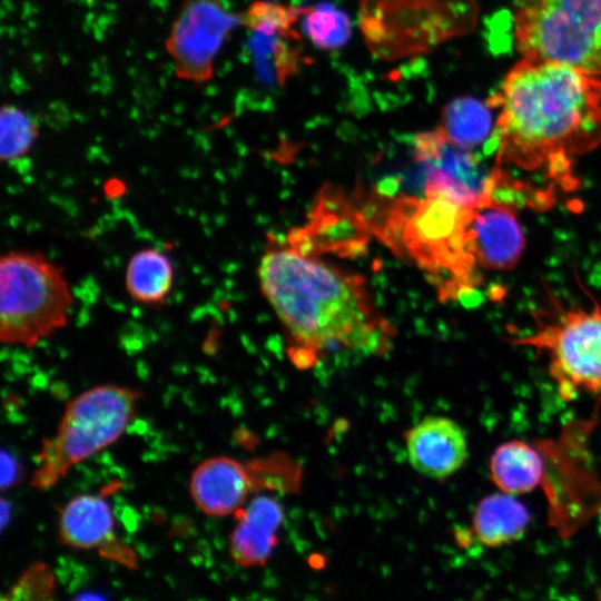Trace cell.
<instances>
[{
  "mask_svg": "<svg viewBox=\"0 0 601 601\" xmlns=\"http://www.w3.org/2000/svg\"><path fill=\"white\" fill-rule=\"evenodd\" d=\"M487 105L497 110L495 165L542 173L552 190L578 187L574 158L601 144L595 71L522 57Z\"/></svg>",
  "mask_w": 601,
  "mask_h": 601,
  "instance_id": "obj_1",
  "label": "cell"
},
{
  "mask_svg": "<svg viewBox=\"0 0 601 601\" xmlns=\"http://www.w3.org/2000/svg\"><path fill=\"white\" fill-rule=\"evenodd\" d=\"M258 279L294 343V361L303 366L325 352L375 354L390 346L392 328L361 276L288 245L266 250Z\"/></svg>",
  "mask_w": 601,
  "mask_h": 601,
  "instance_id": "obj_2",
  "label": "cell"
},
{
  "mask_svg": "<svg viewBox=\"0 0 601 601\" xmlns=\"http://www.w3.org/2000/svg\"><path fill=\"white\" fill-rule=\"evenodd\" d=\"M476 206V205H475ZM443 195L387 199L374 230L385 244L428 274L441 298L471 295L481 285L470 220L473 208Z\"/></svg>",
  "mask_w": 601,
  "mask_h": 601,
  "instance_id": "obj_3",
  "label": "cell"
},
{
  "mask_svg": "<svg viewBox=\"0 0 601 601\" xmlns=\"http://www.w3.org/2000/svg\"><path fill=\"white\" fill-rule=\"evenodd\" d=\"M72 294L63 269L38 252L0 258V338L31 347L68 323Z\"/></svg>",
  "mask_w": 601,
  "mask_h": 601,
  "instance_id": "obj_4",
  "label": "cell"
},
{
  "mask_svg": "<svg viewBox=\"0 0 601 601\" xmlns=\"http://www.w3.org/2000/svg\"><path fill=\"white\" fill-rule=\"evenodd\" d=\"M138 398L132 390L101 385L70 401L56 434L43 441L36 456L32 486L56 484L72 465L118 440L135 415Z\"/></svg>",
  "mask_w": 601,
  "mask_h": 601,
  "instance_id": "obj_5",
  "label": "cell"
},
{
  "mask_svg": "<svg viewBox=\"0 0 601 601\" xmlns=\"http://www.w3.org/2000/svg\"><path fill=\"white\" fill-rule=\"evenodd\" d=\"M470 0H361L358 26L375 58L394 61L427 53L465 31Z\"/></svg>",
  "mask_w": 601,
  "mask_h": 601,
  "instance_id": "obj_6",
  "label": "cell"
},
{
  "mask_svg": "<svg viewBox=\"0 0 601 601\" xmlns=\"http://www.w3.org/2000/svg\"><path fill=\"white\" fill-rule=\"evenodd\" d=\"M524 58L601 70V0H513Z\"/></svg>",
  "mask_w": 601,
  "mask_h": 601,
  "instance_id": "obj_7",
  "label": "cell"
},
{
  "mask_svg": "<svg viewBox=\"0 0 601 601\" xmlns=\"http://www.w3.org/2000/svg\"><path fill=\"white\" fill-rule=\"evenodd\" d=\"M563 309L528 336L512 339L548 357L549 373L560 397L574 400L580 393L601 394V306Z\"/></svg>",
  "mask_w": 601,
  "mask_h": 601,
  "instance_id": "obj_8",
  "label": "cell"
},
{
  "mask_svg": "<svg viewBox=\"0 0 601 601\" xmlns=\"http://www.w3.org/2000/svg\"><path fill=\"white\" fill-rule=\"evenodd\" d=\"M242 14L221 0H183L165 48L177 78L203 85L214 76V62Z\"/></svg>",
  "mask_w": 601,
  "mask_h": 601,
  "instance_id": "obj_9",
  "label": "cell"
},
{
  "mask_svg": "<svg viewBox=\"0 0 601 601\" xmlns=\"http://www.w3.org/2000/svg\"><path fill=\"white\" fill-rule=\"evenodd\" d=\"M412 156L424 196L440 194L466 206L483 199L490 173L482 174L475 155L452 142L441 128L415 135Z\"/></svg>",
  "mask_w": 601,
  "mask_h": 601,
  "instance_id": "obj_10",
  "label": "cell"
},
{
  "mask_svg": "<svg viewBox=\"0 0 601 601\" xmlns=\"http://www.w3.org/2000/svg\"><path fill=\"white\" fill-rule=\"evenodd\" d=\"M518 206L495 197L490 186L472 211L471 244L480 268L509 270L516 266L525 235L518 218Z\"/></svg>",
  "mask_w": 601,
  "mask_h": 601,
  "instance_id": "obj_11",
  "label": "cell"
},
{
  "mask_svg": "<svg viewBox=\"0 0 601 601\" xmlns=\"http://www.w3.org/2000/svg\"><path fill=\"white\" fill-rule=\"evenodd\" d=\"M370 221L364 214L353 208L338 193H323L313 210L309 223L296 229L289 245L316 255L332 252L338 255L357 254L367 240Z\"/></svg>",
  "mask_w": 601,
  "mask_h": 601,
  "instance_id": "obj_12",
  "label": "cell"
},
{
  "mask_svg": "<svg viewBox=\"0 0 601 601\" xmlns=\"http://www.w3.org/2000/svg\"><path fill=\"white\" fill-rule=\"evenodd\" d=\"M59 532L68 545L97 550L100 555L128 568L137 564L134 551L117 538L111 510L100 495L72 497L60 513Z\"/></svg>",
  "mask_w": 601,
  "mask_h": 601,
  "instance_id": "obj_13",
  "label": "cell"
},
{
  "mask_svg": "<svg viewBox=\"0 0 601 601\" xmlns=\"http://www.w3.org/2000/svg\"><path fill=\"white\" fill-rule=\"evenodd\" d=\"M405 443L411 465L435 480L457 472L469 455L464 430L445 416H426L406 432Z\"/></svg>",
  "mask_w": 601,
  "mask_h": 601,
  "instance_id": "obj_14",
  "label": "cell"
},
{
  "mask_svg": "<svg viewBox=\"0 0 601 601\" xmlns=\"http://www.w3.org/2000/svg\"><path fill=\"white\" fill-rule=\"evenodd\" d=\"M256 485L249 465L216 456L201 462L190 477L195 504L206 514L224 516L239 511Z\"/></svg>",
  "mask_w": 601,
  "mask_h": 601,
  "instance_id": "obj_15",
  "label": "cell"
},
{
  "mask_svg": "<svg viewBox=\"0 0 601 601\" xmlns=\"http://www.w3.org/2000/svg\"><path fill=\"white\" fill-rule=\"evenodd\" d=\"M284 509L274 497L259 495L239 511L230 536V555L242 566L266 563L277 543Z\"/></svg>",
  "mask_w": 601,
  "mask_h": 601,
  "instance_id": "obj_16",
  "label": "cell"
},
{
  "mask_svg": "<svg viewBox=\"0 0 601 601\" xmlns=\"http://www.w3.org/2000/svg\"><path fill=\"white\" fill-rule=\"evenodd\" d=\"M531 522L528 508L504 492L484 496L475 508L472 530L477 541L497 548L519 540Z\"/></svg>",
  "mask_w": 601,
  "mask_h": 601,
  "instance_id": "obj_17",
  "label": "cell"
},
{
  "mask_svg": "<svg viewBox=\"0 0 601 601\" xmlns=\"http://www.w3.org/2000/svg\"><path fill=\"white\" fill-rule=\"evenodd\" d=\"M489 470L496 487L512 495L533 491L544 476L541 455L522 440L500 444L491 455Z\"/></svg>",
  "mask_w": 601,
  "mask_h": 601,
  "instance_id": "obj_18",
  "label": "cell"
},
{
  "mask_svg": "<svg viewBox=\"0 0 601 601\" xmlns=\"http://www.w3.org/2000/svg\"><path fill=\"white\" fill-rule=\"evenodd\" d=\"M125 284L134 300L147 306H161L174 285L173 263L157 248L140 249L127 264Z\"/></svg>",
  "mask_w": 601,
  "mask_h": 601,
  "instance_id": "obj_19",
  "label": "cell"
},
{
  "mask_svg": "<svg viewBox=\"0 0 601 601\" xmlns=\"http://www.w3.org/2000/svg\"><path fill=\"white\" fill-rule=\"evenodd\" d=\"M440 128L452 142L471 150L490 135V112L474 99L459 98L445 106Z\"/></svg>",
  "mask_w": 601,
  "mask_h": 601,
  "instance_id": "obj_20",
  "label": "cell"
},
{
  "mask_svg": "<svg viewBox=\"0 0 601 601\" xmlns=\"http://www.w3.org/2000/svg\"><path fill=\"white\" fill-rule=\"evenodd\" d=\"M40 134L38 121L20 107L4 104L0 109V158L13 162L26 157Z\"/></svg>",
  "mask_w": 601,
  "mask_h": 601,
  "instance_id": "obj_21",
  "label": "cell"
},
{
  "mask_svg": "<svg viewBox=\"0 0 601 601\" xmlns=\"http://www.w3.org/2000/svg\"><path fill=\"white\" fill-rule=\"evenodd\" d=\"M303 29L316 47L325 50L344 47L352 35L348 16L332 3L308 7L304 14Z\"/></svg>",
  "mask_w": 601,
  "mask_h": 601,
  "instance_id": "obj_22",
  "label": "cell"
},
{
  "mask_svg": "<svg viewBox=\"0 0 601 601\" xmlns=\"http://www.w3.org/2000/svg\"><path fill=\"white\" fill-rule=\"evenodd\" d=\"M308 7H295L268 0H256L240 13L242 24L256 35L274 36L296 32L294 24Z\"/></svg>",
  "mask_w": 601,
  "mask_h": 601,
  "instance_id": "obj_23",
  "label": "cell"
},
{
  "mask_svg": "<svg viewBox=\"0 0 601 601\" xmlns=\"http://www.w3.org/2000/svg\"><path fill=\"white\" fill-rule=\"evenodd\" d=\"M258 37L263 40L260 48L268 75L276 85L282 86L296 73L299 66L298 35L293 32L274 36L258 35Z\"/></svg>",
  "mask_w": 601,
  "mask_h": 601,
  "instance_id": "obj_24",
  "label": "cell"
},
{
  "mask_svg": "<svg viewBox=\"0 0 601 601\" xmlns=\"http://www.w3.org/2000/svg\"><path fill=\"white\" fill-rule=\"evenodd\" d=\"M53 589V575L45 565L29 569L10 590V599H47Z\"/></svg>",
  "mask_w": 601,
  "mask_h": 601,
  "instance_id": "obj_25",
  "label": "cell"
},
{
  "mask_svg": "<svg viewBox=\"0 0 601 601\" xmlns=\"http://www.w3.org/2000/svg\"><path fill=\"white\" fill-rule=\"evenodd\" d=\"M1 489L14 485L20 477V467L16 459L6 450H1Z\"/></svg>",
  "mask_w": 601,
  "mask_h": 601,
  "instance_id": "obj_26",
  "label": "cell"
},
{
  "mask_svg": "<svg viewBox=\"0 0 601 601\" xmlns=\"http://www.w3.org/2000/svg\"><path fill=\"white\" fill-rule=\"evenodd\" d=\"M0 512L1 530L3 531L8 524V521L10 520L11 514L10 505L4 499L1 500Z\"/></svg>",
  "mask_w": 601,
  "mask_h": 601,
  "instance_id": "obj_27",
  "label": "cell"
}]
</instances>
